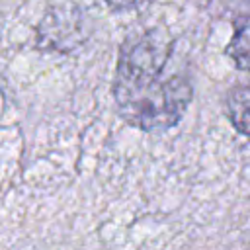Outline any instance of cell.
Wrapping results in <instances>:
<instances>
[{
	"instance_id": "cell-2",
	"label": "cell",
	"mask_w": 250,
	"mask_h": 250,
	"mask_svg": "<svg viewBox=\"0 0 250 250\" xmlns=\"http://www.w3.org/2000/svg\"><path fill=\"white\" fill-rule=\"evenodd\" d=\"M225 115L240 135L250 137V84L234 86L227 94Z\"/></svg>"
},
{
	"instance_id": "cell-4",
	"label": "cell",
	"mask_w": 250,
	"mask_h": 250,
	"mask_svg": "<svg viewBox=\"0 0 250 250\" xmlns=\"http://www.w3.org/2000/svg\"><path fill=\"white\" fill-rule=\"evenodd\" d=\"M143 0H107V4L115 10H123V8H131V6H137L141 4Z\"/></svg>"
},
{
	"instance_id": "cell-1",
	"label": "cell",
	"mask_w": 250,
	"mask_h": 250,
	"mask_svg": "<svg viewBox=\"0 0 250 250\" xmlns=\"http://www.w3.org/2000/svg\"><path fill=\"white\" fill-rule=\"evenodd\" d=\"M174 45V37L158 27L129 37L119 49L113 100L119 117L141 131L172 129L191 104V80L182 72L166 74Z\"/></svg>"
},
{
	"instance_id": "cell-3",
	"label": "cell",
	"mask_w": 250,
	"mask_h": 250,
	"mask_svg": "<svg viewBox=\"0 0 250 250\" xmlns=\"http://www.w3.org/2000/svg\"><path fill=\"white\" fill-rule=\"evenodd\" d=\"M227 57L240 70H250V12L236 20L234 33L225 49Z\"/></svg>"
}]
</instances>
